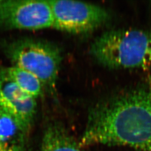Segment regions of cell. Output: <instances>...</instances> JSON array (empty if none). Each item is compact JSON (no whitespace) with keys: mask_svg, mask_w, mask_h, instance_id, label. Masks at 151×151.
Masks as SVG:
<instances>
[{"mask_svg":"<svg viewBox=\"0 0 151 151\" xmlns=\"http://www.w3.org/2000/svg\"><path fill=\"white\" fill-rule=\"evenodd\" d=\"M81 147L126 146L151 151V82L114 95L90 110Z\"/></svg>","mask_w":151,"mask_h":151,"instance_id":"obj_1","label":"cell"},{"mask_svg":"<svg viewBox=\"0 0 151 151\" xmlns=\"http://www.w3.org/2000/svg\"><path fill=\"white\" fill-rule=\"evenodd\" d=\"M90 53L100 65L111 69L151 67V31L115 29L95 39Z\"/></svg>","mask_w":151,"mask_h":151,"instance_id":"obj_2","label":"cell"},{"mask_svg":"<svg viewBox=\"0 0 151 151\" xmlns=\"http://www.w3.org/2000/svg\"><path fill=\"white\" fill-rule=\"evenodd\" d=\"M7 53L14 66L37 77L44 89L54 91L62 58L57 47L44 41L26 39L10 45Z\"/></svg>","mask_w":151,"mask_h":151,"instance_id":"obj_3","label":"cell"},{"mask_svg":"<svg viewBox=\"0 0 151 151\" xmlns=\"http://www.w3.org/2000/svg\"><path fill=\"white\" fill-rule=\"evenodd\" d=\"M53 17V27L62 32L82 34L96 30L110 19L100 6L70 0L49 1Z\"/></svg>","mask_w":151,"mask_h":151,"instance_id":"obj_4","label":"cell"},{"mask_svg":"<svg viewBox=\"0 0 151 151\" xmlns=\"http://www.w3.org/2000/svg\"><path fill=\"white\" fill-rule=\"evenodd\" d=\"M49 1L7 0L0 3V25L8 29L40 30L53 27Z\"/></svg>","mask_w":151,"mask_h":151,"instance_id":"obj_5","label":"cell"},{"mask_svg":"<svg viewBox=\"0 0 151 151\" xmlns=\"http://www.w3.org/2000/svg\"><path fill=\"white\" fill-rule=\"evenodd\" d=\"M37 105L36 99L20 88L8 75L6 68L0 67V107L29 133Z\"/></svg>","mask_w":151,"mask_h":151,"instance_id":"obj_6","label":"cell"},{"mask_svg":"<svg viewBox=\"0 0 151 151\" xmlns=\"http://www.w3.org/2000/svg\"><path fill=\"white\" fill-rule=\"evenodd\" d=\"M29 134L0 107V151H28Z\"/></svg>","mask_w":151,"mask_h":151,"instance_id":"obj_7","label":"cell"},{"mask_svg":"<svg viewBox=\"0 0 151 151\" xmlns=\"http://www.w3.org/2000/svg\"><path fill=\"white\" fill-rule=\"evenodd\" d=\"M81 148L62 126L53 124L45 130L40 151H82Z\"/></svg>","mask_w":151,"mask_h":151,"instance_id":"obj_8","label":"cell"},{"mask_svg":"<svg viewBox=\"0 0 151 151\" xmlns=\"http://www.w3.org/2000/svg\"><path fill=\"white\" fill-rule=\"evenodd\" d=\"M10 77L20 88L35 99L43 92V86L37 77L31 73L16 66L6 68Z\"/></svg>","mask_w":151,"mask_h":151,"instance_id":"obj_9","label":"cell"},{"mask_svg":"<svg viewBox=\"0 0 151 151\" xmlns=\"http://www.w3.org/2000/svg\"><path fill=\"white\" fill-rule=\"evenodd\" d=\"M1 1H2V0H0V3H1Z\"/></svg>","mask_w":151,"mask_h":151,"instance_id":"obj_10","label":"cell"}]
</instances>
